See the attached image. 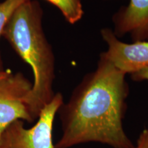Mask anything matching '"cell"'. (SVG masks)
<instances>
[{
  "mask_svg": "<svg viewBox=\"0 0 148 148\" xmlns=\"http://www.w3.org/2000/svg\"><path fill=\"white\" fill-rule=\"evenodd\" d=\"M125 75L100 55L96 69L83 77L59 108L62 134L56 148L90 143L134 148L123 127L129 94Z\"/></svg>",
  "mask_w": 148,
  "mask_h": 148,
  "instance_id": "cell-1",
  "label": "cell"
},
{
  "mask_svg": "<svg viewBox=\"0 0 148 148\" xmlns=\"http://www.w3.org/2000/svg\"><path fill=\"white\" fill-rule=\"evenodd\" d=\"M42 14L38 1L27 0L16 9L2 34L32 70L34 83L25 102L34 121L56 94L55 57L42 28Z\"/></svg>",
  "mask_w": 148,
  "mask_h": 148,
  "instance_id": "cell-2",
  "label": "cell"
},
{
  "mask_svg": "<svg viewBox=\"0 0 148 148\" xmlns=\"http://www.w3.org/2000/svg\"><path fill=\"white\" fill-rule=\"evenodd\" d=\"M63 102L62 93L56 92L42 108L32 127L26 128L22 120L10 123L0 134V148H56L53 142V122Z\"/></svg>",
  "mask_w": 148,
  "mask_h": 148,
  "instance_id": "cell-3",
  "label": "cell"
},
{
  "mask_svg": "<svg viewBox=\"0 0 148 148\" xmlns=\"http://www.w3.org/2000/svg\"><path fill=\"white\" fill-rule=\"evenodd\" d=\"M32 87L21 73H11L0 80V134L17 120L34 121L25 102Z\"/></svg>",
  "mask_w": 148,
  "mask_h": 148,
  "instance_id": "cell-4",
  "label": "cell"
},
{
  "mask_svg": "<svg viewBox=\"0 0 148 148\" xmlns=\"http://www.w3.org/2000/svg\"><path fill=\"white\" fill-rule=\"evenodd\" d=\"M108 49L100 55L125 74L136 73L148 67V41L126 43L119 39L112 29L105 27L100 31Z\"/></svg>",
  "mask_w": 148,
  "mask_h": 148,
  "instance_id": "cell-5",
  "label": "cell"
},
{
  "mask_svg": "<svg viewBox=\"0 0 148 148\" xmlns=\"http://www.w3.org/2000/svg\"><path fill=\"white\" fill-rule=\"evenodd\" d=\"M113 32L119 38L129 34L134 41H148V0H130L112 16Z\"/></svg>",
  "mask_w": 148,
  "mask_h": 148,
  "instance_id": "cell-6",
  "label": "cell"
},
{
  "mask_svg": "<svg viewBox=\"0 0 148 148\" xmlns=\"http://www.w3.org/2000/svg\"><path fill=\"white\" fill-rule=\"evenodd\" d=\"M59 9L65 19L71 24L78 22L84 14L81 0H47Z\"/></svg>",
  "mask_w": 148,
  "mask_h": 148,
  "instance_id": "cell-7",
  "label": "cell"
},
{
  "mask_svg": "<svg viewBox=\"0 0 148 148\" xmlns=\"http://www.w3.org/2000/svg\"><path fill=\"white\" fill-rule=\"evenodd\" d=\"M27 0H4L0 3V38L2 36L5 25L16 9ZM0 70H3V62L0 52Z\"/></svg>",
  "mask_w": 148,
  "mask_h": 148,
  "instance_id": "cell-8",
  "label": "cell"
},
{
  "mask_svg": "<svg viewBox=\"0 0 148 148\" xmlns=\"http://www.w3.org/2000/svg\"><path fill=\"white\" fill-rule=\"evenodd\" d=\"M134 148H148V125L140 133Z\"/></svg>",
  "mask_w": 148,
  "mask_h": 148,
  "instance_id": "cell-9",
  "label": "cell"
},
{
  "mask_svg": "<svg viewBox=\"0 0 148 148\" xmlns=\"http://www.w3.org/2000/svg\"><path fill=\"white\" fill-rule=\"evenodd\" d=\"M131 78L136 82L148 81V67L144 68L136 73L131 74Z\"/></svg>",
  "mask_w": 148,
  "mask_h": 148,
  "instance_id": "cell-10",
  "label": "cell"
},
{
  "mask_svg": "<svg viewBox=\"0 0 148 148\" xmlns=\"http://www.w3.org/2000/svg\"><path fill=\"white\" fill-rule=\"evenodd\" d=\"M11 73H12L10 70H0V80L7 77L8 75H10Z\"/></svg>",
  "mask_w": 148,
  "mask_h": 148,
  "instance_id": "cell-11",
  "label": "cell"
}]
</instances>
